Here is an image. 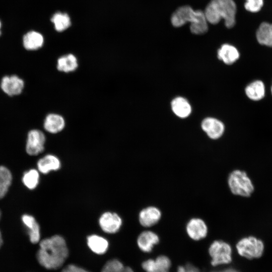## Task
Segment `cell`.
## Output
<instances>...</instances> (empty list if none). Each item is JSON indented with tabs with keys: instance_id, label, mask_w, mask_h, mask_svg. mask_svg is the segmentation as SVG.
Listing matches in <instances>:
<instances>
[{
	"instance_id": "cell-26",
	"label": "cell",
	"mask_w": 272,
	"mask_h": 272,
	"mask_svg": "<svg viewBox=\"0 0 272 272\" xmlns=\"http://www.w3.org/2000/svg\"><path fill=\"white\" fill-rule=\"evenodd\" d=\"M40 181V172L37 169L32 168L24 172L22 182L29 190L35 189Z\"/></svg>"
},
{
	"instance_id": "cell-23",
	"label": "cell",
	"mask_w": 272,
	"mask_h": 272,
	"mask_svg": "<svg viewBox=\"0 0 272 272\" xmlns=\"http://www.w3.org/2000/svg\"><path fill=\"white\" fill-rule=\"evenodd\" d=\"M24 47L28 50H35L41 48L44 43L43 36L36 31H30L23 37Z\"/></svg>"
},
{
	"instance_id": "cell-2",
	"label": "cell",
	"mask_w": 272,
	"mask_h": 272,
	"mask_svg": "<svg viewBox=\"0 0 272 272\" xmlns=\"http://www.w3.org/2000/svg\"><path fill=\"white\" fill-rule=\"evenodd\" d=\"M236 12L237 6L233 0H211L204 12L208 22L215 25L223 19L228 28L235 25Z\"/></svg>"
},
{
	"instance_id": "cell-22",
	"label": "cell",
	"mask_w": 272,
	"mask_h": 272,
	"mask_svg": "<svg viewBox=\"0 0 272 272\" xmlns=\"http://www.w3.org/2000/svg\"><path fill=\"white\" fill-rule=\"evenodd\" d=\"M171 106L174 113L180 118L187 117L191 113V106L184 98L178 97L174 98L171 102Z\"/></svg>"
},
{
	"instance_id": "cell-33",
	"label": "cell",
	"mask_w": 272,
	"mask_h": 272,
	"mask_svg": "<svg viewBox=\"0 0 272 272\" xmlns=\"http://www.w3.org/2000/svg\"><path fill=\"white\" fill-rule=\"evenodd\" d=\"M3 244V237L2 235L1 232L0 231V248L1 247Z\"/></svg>"
},
{
	"instance_id": "cell-12",
	"label": "cell",
	"mask_w": 272,
	"mask_h": 272,
	"mask_svg": "<svg viewBox=\"0 0 272 272\" xmlns=\"http://www.w3.org/2000/svg\"><path fill=\"white\" fill-rule=\"evenodd\" d=\"M146 272H169L171 266L170 259L165 255H160L155 259H149L142 264Z\"/></svg>"
},
{
	"instance_id": "cell-16",
	"label": "cell",
	"mask_w": 272,
	"mask_h": 272,
	"mask_svg": "<svg viewBox=\"0 0 272 272\" xmlns=\"http://www.w3.org/2000/svg\"><path fill=\"white\" fill-rule=\"evenodd\" d=\"M61 165V162L57 156L52 154H47L38 160L37 169L40 173L47 174L51 171L59 170Z\"/></svg>"
},
{
	"instance_id": "cell-15",
	"label": "cell",
	"mask_w": 272,
	"mask_h": 272,
	"mask_svg": "<svg viewBox=\"0 0 272 272\" xmlns=\"http://www.w3.org/2000/svg\"><path fill=\"white\" fill-rule=\"evenodd\" d=\"M245 93L251 101L262 100L266 95V87L264 82L259 79L252 81L246 86Z\"/></svg>"
},
{
	"instance_id": "cell-19",
	"label": "cell",
	"mask_w": 272,
	"mask_h": 272,
	"mask_svg": "<svg viewBox=\"0 0 272 272\" xmlns=\"http://www.w3.org/2000/svg\"><path fill=\"white\" fill-rule=\"evenodd\" d=\"M255 37L260 45L272 47V23L267 22L260 23L256 31Z\"/></svg>"
},
{
	"instance_id": "cell-13",
	"label": "cell",
	"mask_w": 272,
	"mask_h": 272,
	"mask_svg": "<svg viewBox=\"0 0 272 272\" xmlns=\"http://www.w3.org/2000/svg\"><path fill=\"white\" fill-rule=\"evenodd\" d=\"M201 128L211 139L217 140L222 137L224 132V125L218 119L207 117L201 122Z\"/></svg>"
},
{
	"instance_id": "cell-34",
	"label": "cell",
	"mask_w": 272,
	"mask_h": 272,
	"mask_svg": "<svg viewBox=\"0 0 272 272\" xmlns=\"http://www.w3.org/2000/svg\"><path fill=\"white\" fill-rule=\"evenodd\" d=\"M270 92H271V94L272 95V84H271V87H270Z\"/></svg>"
},
{
	"instance_id": "cell-28",
	"label": "cell",
	"mask_w": 272,
	"mask_h": 272,
	"mask_svg": "<svg viewBox=\"0 0 272 272\" xmlns=\"http://www.w3.org/2000/svg\"><path fill=\"white\" fill-rule=\"evenodd\" d=\"M101 272H134L128 266H125L120 261L113 259L107 261Z\"/></svg>"
},
{
	"instance_id": "cell-8",
	"label": "cell",
	"mask_w": 272,
	"mask_h": 272,
	"mask_svg": "<svg viewBox=\"0 0 272 272\" xmlns=\"http://www.w3.org/2000/svg\"><path fill=\"white\" fill-rule=\"evenodd\" d=\"M98 223L103 231L108 234H114L120 229L122 220L116 213L106 212L99 217Z\"/></svg>"
},
{
	"instance_id": "cell-25",
	"label": "cell",
	"mask_w": 272,
	"mask_h": 272,
	"mask_svg": "<svg viewBox=\"0 0 272 272\" xmlns=\"http://www.w3.org/2000/svg\"><path fill=\"white\" fill-rule=\"evenodd\" d=\"M13 181L12 173L7 167L0 165V199L7 194Z\"/></svg>"
},
{
	"instance_id": "cell-21",
	"label": "cell",
	"mask_w": 272,
	"mask_h": 272,
	"mask_svg": "<svg viewBox=\"0 0 272 272\" xmlns=\"http://www.w3.org/2000/svg\"><path fill=\"white\" fill-rule=\"evenodd\" d=\"M87 243L89 248L95 253L103 254L105 253L108 248V241L104 237L92 234L87 238Z\"/></svg>"
},
{
	"instance_id": "cell-7",
	"label": "cell",
	"mask_w": 272,
	"mask_h": 272,
	"mask_svg": "<svg viewBox=\"0 0 272 272\" xmlns=\"http://www.w3.org/2000/svg\"><path fill=\"white\" fill-rule=\"evenodd\" d=\"M46 137L44 133L37 129L30 130L27 134L26 152L32 156H37L44 150Z\"/></svg>"
},
{
	"instance_id": "cell-18",
	"label": "cell",
	"mask_w": 272,
	"mask_h": 272,
	"mask_svg": "<svg viewBox=\"0 0 272 272\" xmlns=\"http://www.w3.org/2000/svg\"><path fill=\"white\" fill-rule=\"evenodd\" d=\"M218 57L225 64L231 65L239 59L240 53L234 46L229 44H224L218 49Z\"/></svg>"
},
{
	"instance_id": "cell-5",
	"label": "cell",
	"mask_w": 272,
	"mask_h": 272,
	"mask_svg": "<svg viewBox=\"0 0 272 272\" xmlns=\"http://www.w3.org/2000/svg\"><path fill=\"white\" fill-rule=\"evenodd\" d=\"M236 247L239 255L251 259L259 258L262 255L264 245L260 240L253 236H249L240 240Z\"/></svg>"
},
{
	"instance_id": "cell-35",
	"label": "cell",
	"mask_w": 272,
	"mask_h": 272,
	"mask_svg": "<svg viewBox=\"0 0 272 272\" xmlns=\"http://www.w3.org/2000/svg\"><path fill=\"white\" fill-rule=\"evenodd\" d=\"M1 22H0V35H1Z\"/></svg>"
},
{
	"instance_id": "cell-36",
	"label": "cell",
	"mask_w": 272,
	"mask_h": 272,
	"mask_svg": "<svg viewBox=\"0 0 272 272\" xmlns=\"http://www.w3.org/2000/svg\"><path fill=\"white\" fill-rule=\"evenodd\" d=\"M1 211H0V219H1Z\"/></svg>"
},
{
	"instance_id": "cell-14",
	"label": "cell",
	"mask_w": 272,
	"mask_h": 272,
	"mask_svg": "<svg viewBox=\"0 0 272 272\" xmlns=\"http://www.w3.org/2000/svg\"><path fill=\"white\" fill-rule=\"evenodd\" d=\"M21 220L27 229L30 242L33 244L39 242L41 237L40 227L34 217L25 214L22 216Z\"/></svg>"
},
{
	"instance_id": "cell-24",
	"label": "cell",
	"mask_w": 272,
	"mask_h": 272,
	"mask_svg": "<svg viewBox=\"0 0 272 272\" xmlns=\"http://www.w3.org/2000/svg\"><path fill=\"white\" fill-rule=\"evenodd\" d=\"M78 66L76 57L69 54L60 57L57 62V69L59 71L69 73L75 71Z\"/></svg>"
},
{
	"instance_id": "cell-29",
	"label": "cell",
	"mask_w": 272,
	"mask_h": 272,
	"mask_svg": "<svg viewBox=\"0 0 272 272\" xmlns=\"http://www.w3.org/2000/svg\"><path fill=\"white\" fill-rule=\"evenodd\" d=\"M263 5L264 0H245L244 6L248 12L255 13L259 12Z\"/></svg>"
},
{
	"instance_id": "cell-32",
	"label": "cell",
	"mask_w": 272,
	"mask_h": 272,
	"mask_svg": "<svg viewBox=\"0 0 272 272\" xmlns=\"http://www.w3.org/2000/svg\"><path fill=\"white\" fill-rule=\"evenodd\" d=\"M210 272H238L236 269H234L233 268H227L225 269L222 270H218V271H212Z\"/></svg>"
},
{
	"instance_id": "cell-10",
	"label": "cell",
	"mask_w": 272,
	"mask_h": 272,
	"mask_svg": "<svg viewBox=\"0 0 272 272\" xmlns=\"http://www.w3.org/2000/svg\"><path fill=\"white\" fill-rule=\"evenodd\" d=\"M1 88L9 96L18 95L22 92L24 82L16 75L5 76L2 79Z\"/></svg>"
},
{
	"instance_id": "cell-11",
	"label": "cell",
	"mask_w": 272,
	"mask_h": 272,
	"mask_svg": "<svg viewBox=\"0 0 272 272\" xmlns=\"http://www.w3.org/2000/svg\"><path fill=\"white\" fill-rule=\"evenodd\" d=\"M161 217L162 213L159 208L154 206H149L140 212L139 221L142 226L149 228L157 224Z\"/></svg>"
},
{
	"instance_id": "cell-6",
	"label": "cell",
	"mask_w": 272,
	"mask_h": 272,
	"mask_svg": "<svg viewBox=\"0 0 272 272\" xmlns=\"http://www.w3.org/2000/svg\"><path fill=\"white\" fill-rule=\"evenodd\" d=\"M209 253L212 258L213 266L228 264L232 261V248L227 242L222 240H215L210 245Z\"/></svg>"
},
{
	"instance_id": "cell-4",
	"label": "cell",
	"mask_w": 272,
	"mask_h": 272,
	"mask_svg": "<svg viewBox=\"0 0 272 272\" xmlns=\"http://www.w3.org/2000/svg\"><path fill=\"white\" fill-rule=\"evenodd\" d=\"M228 185L234 195L249 197L254 191V186L246 172L239 169L232 171L228 177Z\"/></svg>"
},
{
	"instance_id": "cell-30",
	"label": "cell",
	"mask_w": 272,
	"mask_h": 272,
	"mask_svg": "<svg viewBox=\"0 0 272 272\" xmlns=\"http://www.w3.org/2000/svg\"><path fill=\"white\" fill-rule=\"evenodd\" d=\"M177 272H199V270L192 264L187 263L184 266H179L177 268Z\"/></svg>"
},
{
	"instance_id": "cell-27",
	"label": "cell",
	"mask_w": 272,
	"mask_h": 272,
	"mask_svg": "<svg viewBox=\"0 0 272 272\" xmlns=\"http://www.w3.org/2000/svg\"><path fill=\"white\" fill-rule=\"evenodd\" d=\"M51 20L54 25L55 30L58 32L65 30L71 24L70 18L66 13L57 12L53 15Z\"/></svg>"
},
{
	"instance_id": "cell-17",
	"label": "cell",
	"mask_w": 272,
	"mask_h": 272,
	"mask_svg": "<svg viewBox=\"0 0 272 272\" xmlns=\"http://www.w3.org/2000/svg\"><path fill=\"white\" fill-rule=\"evenodd\" d=\"M160 239L155 232L146 230L142 232L137 239V244L139 248L144 252H150L155 245L159 243Z\"/></svg>"
},
{
	"instance_id": "cell-3",
	"label": "cell",
	"mask_w": 272,
	"mask_h": 272,
	"mask_svg": "<svg viewBox=\"0 0 272 272\" xmlns=\"http://www.w3.org/2000/svg\"><path fill=\"white\" fill-rule=\"evenodd\" d=\"M171 21L172 25L175 27H181L190 22V31L194 34H202L208 30V21L204 12L194 11L188 6L178 8L173 13Z\"/></svg>"
},
{
	"instance_id": "cell-20",
	"label": "cell",
	"mask_w": 272,
	"mask_h": 272,
	"mask_svg": "<svg viewBox=\"0 0 272 272\" xmlns=\"http://www.w3.org/2000/svg\"><path fill=\"white\" fill-rule=\"evenodd\" d=\"M46 131L51 133L60 132L65 126L63 117L56 113L48 114L45 117L43 124Z\"/></svg>"
},
{
	"instance_id": "cell-31",
	"label": "cell",
	"mask_w": 272,
	"mask_h": 272,
	"mask_svg": "<svg viewBox=\"0 0 272 272\" xmlns=\"http://www.w3.org/2000/svg\"><path fill=\"white\" fill-rule=\"evenodd\" d=\"M61 272H89L88 271L74 264L67 265Z\"/></svg>"
},
{
	"instance_id": "cell-1",
	"label": "cell",
	"mask_w": 272,
	"mask_h": 272,
	"mask_svg": "<svg viewBox=\"0 0 272 272\" xmlns=\"http://www.w3.org/2000/svg\"><path fill=\"white\" fill-rule=\"evenodd\" d=\"M69 255L64 239L54 235L39 241L36 257L39 263L47 269H57L61 267Z\"/></svg>"
},
{
	"instance_id": "cell-9",
	"label": "cell",
	"mask_w": 272,
	"mask_h": 272,
	"mask_svg": "<svg viewBox=\"0 0 272 272\" xmlns=\"http://www.w3.org/2000/svg\"><path fill=\"white\" fill-rule=\"evenodd\" d=\"M186 231L188 236L195 241L205 238L208 232L206 222L201 218H193L186 224Z\"/></svg>"
}]
</instances>
